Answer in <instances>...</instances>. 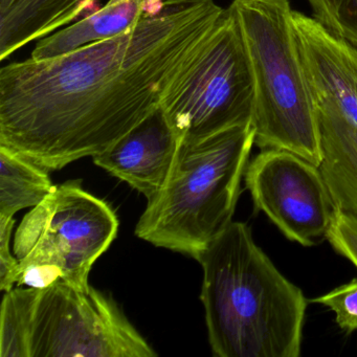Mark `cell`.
Here are the masks:
<instances>
[{
    "label": "cell",
    "mask_w": 357,
    "mask_h": 357,
    "mask_svg": "<svg viewBox=\"0 0 357 357\" xmlns=\"http://www.w3.org/2000/svg\"><path fill=\"white\" fill-rule=\"evenodd\" d=\"M225 9L165 0L130 30L0 70V146L47 171L96 156L160 107Z\"/></svg>",
    "instance_id": "1"
},
{
    "label": "cell",
    "mask_w": 357,
    "mask_h": 357,
    "mask_svg": "<svg viewBox=\"0 0 357 357\" xmlns=\"http://www.w3.org/2000/svg\"><path fill=\"white\" fill-rule=\"evenodd\" d=\"M208 342L217 357H298L307 300L231 221L196 257Z\"/></svg>",
    "instance_id": "2"
},
{
    "label": "cell",
    "mask_w": 357,
    "mask_h": 357,
    "mask_svg": "<svg viewBox=\"0 0 357 357\" xmlns=\"http://www.w3.org/2000/svg\"><path fill=\"white\" fill-rule=\"evenodd\" d=\"M254 145L252 124L181 142L170 175L148 200L135 235L196 259L231 222Z\"/></svg>",
    "instance_id": "3"
},
{
    "label": "cell",
    "mask_w": 357,
    "mask_h": 357,
    "mask_svg": "<svg viewBox=\"0 0 357 357\" xmlns=\"http://www.w3.org/2000/svg\"><path fill=\"white\" fill-rule=\"evenodd\" d=\"M254 82L255 145L323 162L312 89L298 53L289 0H234Z\"/></svg>",
    "instance_id": "4"
},
{
    "label": "cell",
    "mask_w": 357,
    "mask_h": 357,
    "mask_svg": "<svg viewBox=\"0 0 357 357\" xmlns=\"http://www.w3.org/2000/svg\"><path fill=\"white\" fill-rule=\"evenodd\" d=\"M118 229L112 206L85 191L80 181L56 185L16 231V284L38 289L60 282L89 287L93 265L112 245Z\"/></svg>",
    "instance_id": "5"
},
{
    "label": "cell",
    "mask_w": 357,
    "mask_h": 357,
    "mask_svg": "<svg viewBox=\"0 0 357 357\" xmlns=\"http://www.w3.org/2000/svg\"><path fill=\"white\" fill-rule=\"evenodd\" d=\"M179 141H198L252 124L254 82L235 15L223 11L160 104Z\"/></svg>",
    "instance_id": "6"
},
{
    "label": "cell",
    "mask_w": 357,
    "mask_h": 357,
    "mask_svg": "<svg viewBox=\"0 0 357 357\" xmlns=\"http://www.w3.org/2000/svg\"><path fill=\"white\" fill-rule=\"evenodd\" d=\"M24 357H153L152 347L103 292L60 282L20 288Z\"/></svg>",
    "instance_id": "7"
},
{
    "label": "cell",
    "mask_w": 357,
    "mask_h": 357,
    "mask_svg": "<svg viewBox=\"0 0 357 357\" xmlns=\"http://www.w3.org/2000/svg\"><path fill=\"white\" fill-rule=\"evenodd\" d=\"M255 208L291 241L315 245L326 238L335 206L319 167L286 150L264 149L244 174Z\"/></svg>",
    "instance_id": "8"
},
{
    "label": "cell",
    "mask_w": 357,
    "mask_h": 357,
    "mask_svg": "<svg viewBox=\"0 0 357 357\" xmlns=\"http://www.w3.org/2000/svg\"><path fill=\"white\" fill-rule=\"evenodd\" d=\"M292 29L315 101L333 106L357 126V47L317 18L292 11Z\"/></svg>",
    "instance_id": "9"
},
{
    "label": "cell",
    "mask_w": 357,
    "mask_h": 357,
    "mask_svg": "<svg viewBox=\"0 0 357 357\" xmlns=\"http://www.w3.org/2000/svg\"><path fill=\"white\" fill-rule=\"evenodd\" d=\"M179 144L160 107L105 151L93 156V162L149 200L166 183Z\"/></svg>",
    "instance_id": "10"
},
{
    "label": "cell",
    "mask_w": 357,
    "mask_h": 357,
    "mask_svg": "<svg viewBox=\"0 0 357 357\" xmlns=\"http://www.w3.org/2000/svg\"><path fill=\"white\" fill-rule=\"evenodd\" d=\"M315 102L323 149L319 170L335 208L357 219V126L330 104Z\"/></svg>",
    "instance_id": "11"
},
{
    "label": "cell",
    "mask_w": 357,
    "mask_h": 357,
    "mask_svg": "<svg viewBox=\"0 0 357 357\" xmlns=\"http://www.w3.org/2000/svg\"><path fill=\"white\" fill-rule=\"evenodd\" d=\"M164 5L162 0H110L105 7L77 24L39 40L31 58L52 59L114 38L130 30L147 14H158Z\"/></svg>",
    "instance_id": "12"
},
{
    "label": "cell",
    "mask_w": 357,
    "mask_h": 357,
    "mask_svg": "<svg viewBox=\"0 0 357 357\" xmlns=\"http://www.w3.org/2000/svg\"><path fill=\"white\" fill-rule=\"evenodd\" d=\"M97 0H0V60L93 8Z\"/></svg>",
    "instance_id": "13"
},
{
    "label": "cell",
    "mask_w": 357,
    "mask_h": 357,
    "mask_svg": "<svg viewBox=\"0 0 357 357\" xmlns=\"http://www.w3.org/2000/svg\"><path fill=\"white\" fill-rule=\"evenodd\" d=\"M56 185L49 171L0 146V216L13 217L40 204Z\"/></svg>",
    "instance_id": "14"
},
{
    "label": "cell",
    "mask_w": 357,
    "mask_h": 357,
    "mask_svg": "<svg viewBox=\"0 0 357 357\" xmlns=\"http://www.w3.org/2000/svg\"><path fill=\"white\" fill-rule=\"evenodd\" d=\"M307 3L314 18L357 47V0H307Z\"/></svg>",
    "instance_id": "15"
},
{
    "label": "cell",
    "mask_w": 357,
    "mask_h": 357,
    "mask_svg": "<svg viewBox=\"0 0 357 357\" xmlns=\"http://www.w3.org/2000/svg\"><path fill=\"white\" fill-rule=\"evenodd\" d=\"M310 303L324 305L334 311L336 323L347 333L357 330V279L311 298Z\"/></svg>",
    "instance_id": "16"
},
{
    "label": "cell",
    "mask_w": 357,
    "mask_h": 357,
    "mask_svg": "<svg viewBox=\"0 0 357 357\" xmlns=\"http://www.w3.org/2000/svg\"><path fill=\"white\" fill-rule=\"evenodd\" d=\"M326 239L357 268V219L335 208Z\"/></svg>",
    "instance_id": "17"
},
{
    "label": "cell",
    "mask_w": 357,
    "mask_h": 357,
    "mask_svg": "<svg viewBox=\"0 0 357 357\" xmlns=\"http://www.w3.org/2000/svg\"><path fill=\"white\" fill-rule=\"evenodd\" d=\"M14 225L13 217L0 216V289L6 292L13 289L20 273V261L10 250Z\"/></svg>",
    "instance_id": "18"
},
{
    "label": "cell",
    "mask_w": 357,
    "mask_h": 357,
    "mask_svg": "<svg viewBox=\"0 0 357 357\" xmlns=\"http://www.w3.org/2000/svg\"><path fill=\"white\" fill-rule=\"evenodd\" d=\"M162 1H165V0H162Z\"/></svg>",
    "instance_id": "19"
}]
</instances>
